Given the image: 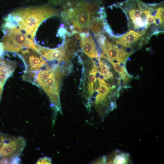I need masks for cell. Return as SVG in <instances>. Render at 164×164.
Listing matches in <instances>:
<instances>
[{
    "instance_id": "obj_1",
    "label": "cell",
    "mask_w": 164,
    "mask_h": 164,
    "mask_svg": "<svg viewBox=\"0 0 164 164\" xmlns=\"http://www.w3.org/2000/svg\"><path fill=\"white\" fill-rule=\"evenodd\" d=\"M58 14L57 9L47 5L16 9L5 18L2 28L15 27L33 40L35 32L41 23L47 18Z\"/></svg>"
},
{
    "instance_id": "obj_12",
    "label": "cell",
    "mask_w": 164,
    "mask_h": 164,
    "mask_svg": "<svg viewBox=\"0 0 164 164\" xmlns=\"http://www.w3.org/2000/svg\"><path fill=\"white\" fill-rule=\"evenodd\" d=\"M89 29L95 37L103 33L104 30L102 19L98 17H92L89 25Z\"/></svg>"
},
{
    "instance_id": "obj_14",
    "label": "cell",
    "mask_w": 164,
    "mask_h": 164,
    "mask_svg": "<svg viewBox=\"0 0 164 164\" xmlns=\"http://www.w3.org/2000/svg\"><path fill=\"white\" fill-rule=\"evenodd\" d=\"M99 63L101 72L99 71L100 74L103 77L104 80H107L112 77L113 74L110 71L108 66L105 63L99 60Z\"/></svg>"
},
{
    "instance_id": "obj_5",
    "label": "cell",
    "mask_w": 164,
    "mask_h": 164,
    "mask_svg": "<svg viewBox=\"0 0 164 164\" xmlns=\"http://www.w3.org/2000/svg\"><path fill=\"white\" fill-rule=\"evenodd\" d=\"M4 35L0 43L4 52L17 53L25 48H30L37 50L33 40L23 33L18 29L12 27L2 29Z\"/></svg>"
},
{
    "instance_id": "obj_19",
    "label": "cell",
    "mask_w": 164,
    "mask_h": 164,
    "mask_svg": "<svg viewBox=\"0 0 164 164\" xmlns=\"http://www.w3.org/2000/svg\"><path fill=\"white\" fill-rule=\"evenodd\" d=\"M4 52L3 47L1 43H0V55L2 56Z\"/></svg>"
},
{
    "instance_id": "obj_10",
    "label": "cell",
    "mask_w": 164,
    "mask_h": 164,
    "mask_svg": "<svg viewBox=\"0 0 164 164\" xmlns=\"http://www.w3.org/2000/svg\"><path fill=\"white\" fill-rule=\"evenodd\" d=\"M80 46L84 52L90 58L97 59L98 53L95 41L89 32L80 33Z\"/></svg>"
},
{
    "instance_id": "obj_3",
    "label": "cell",
    "mask_w": 164,
    "mask_h": 164,
    "mask_svg": "<svg viewBox=\"0 0 164 164\" xmlns=\"http://www.w3.org/2000/svg\"><path fill=\"white\" fill-rule=\"evenodd\" d=\"M117 4L127 14L131 29L142 36L145 34L149 28L148 20L151 13V4L140 0H127Z\"/></svg>"
},
{
    "instance_id": "obj_11",
    "label": "cell",
    "mask_w": 164,
    "mask_h": 164,
    "mask_svg": "<svg viewBox=\"0 0 164 164\" xmlns=\"http://www.w3.org/2000/svg\"><path fill=\"white\" fill-rule=\"evenodd\" d=\"M106 158L107 163L129 164L132 162L128 153L118 150L113 152Z\"/></svg>"
},
{
    "instance_id": "obj_18",
    "label": "cell",
    "mask_w": 164,
    "mask_h": 164,
    "mask_svg": "<svg viewBox=\"0 0 164 164\" xmlns=\"http://www.w3.org/2000/svg\"><path fill=\"white\" fill-rule=\"evenodd\" d=\"M9 135L0 132V146L8 138Z\"/></svg>"
},
{
    "instance_id": "obj_4",
    "label": "cell",
    "mask_w": 164,
    "mask_h": 164,
    "mask_svg": "<svg viewBox=\"0 0 164 164\" xmlns=\"http://www.w3.org/2000/svg\"><path fill=\"white\" fill-rule=\"evenodd\" d=\"M65 7L66 9L60 13V16L68 31L79 33L89 32L90 13L79 2L75 6L69 2Z\"/></svg>"
},
{
    "instance_id": "obj_9",
    "label": "cell",
    "mask_w": 164,
    "mask_h": 164,
    "mask_svg": "<svg viewBox=\"0 0 164 164\" xmlns=\"http://www.w3.org/2000/svg\"><path fill=\"white\" fill-rule=\"evenodd\" d=\"M17 64L15 61L5 58L0 55V103L4 85L12 74Z\"/></svg>"
},
{
    "instance_id": "obj_2",
    "label": "cell",
    "mask_w": 164,
    "mask_h": 164,
    "mask_svg": "<svg viewBox=\"0 0 164 164\" xmlns=\"http://www.w3.org/2000/svg\"><path fill=\"white\" fill-rule=\"evenodd\" d=\"M60 70L58 67H51L47 63L37 71H24L22 78L42 89L49 98L55 112L62 114L59 93L62 75Z\"/></svg>"
},
{
    "instance_id": "obj_13",
    "label": "cell",
    "mask_w": 164,
    "mask_h": 164,
    "mask_svg": "<svg viewBox=\"0 0 164 164\" xmlns=\"http://www.w3.org/2000/svg\"><path fill=\"white\" fill-rule=\"evenodd\" d=\"M141 35L134 31L131 30L122 36L118 38L119 40L124 44L131 46L136 43L141 38Z\"/></svg>"
},
{
    "instance_id": "obj_7",
    "label": "cell",
    "mask_w": 164,
    "mask_h": 164,
    "mask_svg": "<svg viewBox=\"0 0 164 164\" xmlns=\"http://www.w3.org/2000/svg\"><path fill=\"white\" fill-rule=\"evenodd\" d=\"M18 54L21 57L25 65V71H38L47 62L36 50L25 48L19 51Z\"/></svg>"
},
{
    "instance_id": "obj_16",
    "label": "cell",
    "mask_w": 164,
    "mask_h": 164,
    "mask_svg": "<svg viewBox=\"0 0 164 164\" xmlns=\"http://www.w3.org/2000/svg\"><path fill=\"white\" fill-rule=\"evenodd\" d=\"M51 159L48 156H45L40 158L36 162V164H52Z\"/></svg>"
},
{
    "instance_id": "obj_8",
    "label": "cell",
    "mask_w": 164,
    "mask_h": 164,
    "mask_svg": "<svg viewBox=\"0 0 164 164\" xmlns=\"http://www.w3.org/2000/svg\"><path fill=\"white\" fill-rule=\"evenodd\" d=\"M35 45L38 53L45 60L51 63L54 66H58L57 64L62 61L66 60L68 58L66 54L64 47L50 49L36 44Z\"/></svg>"
},
{
    "instance_id": "obj_15",
    "label": "cell",
    "mask_w": 164,
    "mask_h": 164,
    "mask_svg": "<svg viewBox=\"0 0 164 164\" xmlns=\"http://www.w3.org/2000/svg\"><path fill=\"white\" fill-rule=\"evenodd\" d=\"M110 62L112 64L115 70L121 75V77L123 78H125L127 75L126 71L125 68H123L120 66V62H118L116 63L111 61Z\"/></svg>"
},
{
    "instance_id": "obj_6",
    "label": "cell",
    "mask_w": 164,
    "mask_h": 164,
    "mask_svg": "<svg viewBox=\"0 0 164 164\" xmlns=\"http://www.w3.org/2000/svg\"><path fill=\"white\" fill-rule=\"evenodd\" d=\"M26 145L22 137L9 135L0 146V164L19 163V156Z\"/></svg>"
},
{
    "instance_id": "obj_17",
    "label": "cell",
    "mask_w": 164,
    "mask_h": 164,
    "mask_svg": "<svg viewBox=\"0 0 164 164\" xmlns=\"http://www.w3.org/2000/svg\"><path fill=\"white\" fill-rule=\"evenodd\" d=\"M107 162L106 157L103 156L93 162L94 163H106Z\"/></svg>"
}]
</instances>
